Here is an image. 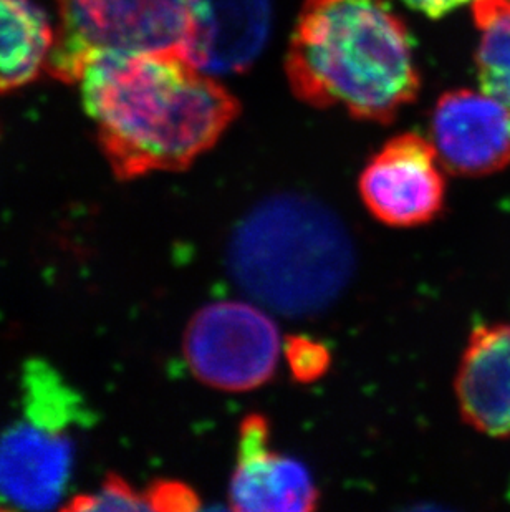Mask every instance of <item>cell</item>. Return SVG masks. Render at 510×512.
I'll return each mask as SVG.
<instances>
[{"label": "cell", "instance_id": "obj_11", "mask_svg": "<svg viewBox=\"0 0 510 512\" xmlns=\"http://www.w3.org/2000/svg\"><path fill=\"white\" fill-rule=\"evenodd\" d=\"M462 418L477 431L510 438V325H479L456 377Z\"/></svg>", "mask_w": 510, "mask_h": 512}, {"label": "cell", "instance_id": "obj_8", "mask_svg": "<svg viewBox=\"0 0 510 512\" xmlns=\"http://www.w3.org/2000/svg\"><path fill=\"white\" fill-rule=\"evenodd\" d=\"M431 136L439 161L461 176H486L510 163V108L472 90L444 93Z\"/></svg>", "mask_w": 510, "mask_h": 512}, {"label": "cell", "instance_id": "obj_7", "mask_svg": "<svg viewBox=\"0 0 510 512\" xmlns=\"http://www.w3.org/2000/svg\"><path fill=\"white\" fill-rule=\"evenodd\" d=\"M73 463L70 431L24 416L0 435V499L10 508L53 509L67 493Z\"/></svg>", "mask_w": 510, "mask_h": 512}, {"label": "cell", "instance_id": "obj_16", "mask_svg": "<svg viewBox=\"0 0 510 512\" xmlns=\"http://www.w3.org/2000/svg\"><path fill=\"white\" fill-rule=\"evenodd\" d=\"M284 357L292 377L300 383L317 382L332 365L328 348L305 335H292L285 340Z\"/></svg>", "mask_w": 510, "mask_h": 512}, {"label": "cell", "instance_id": "obj_4", "mask_svg": "<svg viewBox=\"0 0 510 512\" xmlns=\"http://www.w3.org/2000/svg\"><path fill=\"white\" fill-rule=\"evenodd\" d=\"M191 0H55L58 32L47 72L75 83L93 58L183 50Z\"/></svg>", "mask_w": 510, "mask_h": 512}, {"label": "cell", "instance_id": "obj_10", "mask_svg": "<svg viewBox=\"0 0 510 512\" xmlns=\"http://www.w3.org/2000/svg\"><path fill=\"white\" fill-rule=\"evenodd\" d=\"M269 0H191L184 55L206 75H237L269 39Z\"/></svg>", "mask_w": 510, "mask_h": 512}, {"label": "cell", "instance_id": "obj_1", "mask_svg": "<svg viewBox=\"0 0 510 512\" xmlns=\"http://www.w3.org/2000/svg\"><path fill=\"white\" fill-rule=\"evenodd\" d=\"M78 82L103 155L121 181L186 170L241 112L237 98L183 50L103 54Z\"/></svg>", "mask_w": 510, "mask_h": 512}, {"label": "cell", "instance_id": "obj_17", "mask_svg": "<svg viewBox=\"0 0 510 512\" xmlns=\"http://www.w3.org/2000/svg\"><path fill=\"white\" fill-rule=\"evenodd\" d=\"M150 511H194L201 508L198 494L188 484L159 479L146 491Z\"/></svg>", "mask_w": 510, "mask_h": 512}, {"label": "cell", "instance_id": "obj_15", "mask_svg": "<svg viewBox=\"0 0 510 512\" xmlns=\"http://www.w3.org/2000/svg\"><path fill=\"white\" fill-rule=\"evenodd\" d=\"M65 511H150L146 494L138 493L120 474L110 473L97 493L75 496Z\"/></svg>", "mask_w": 510, "mask_h": 512}, {"label": "cell", "instance_id": "obj_12", "mask_svg": "<svg viewBox=\"0 0 510 512\" xmlns=\"http://www.w3.org/2000/svg\"><path fill=\"white\" fill-rule=\"evenodd\" d=\"M55 35L32 0H0V95L34 82L44 72Z\"/></svg>", "mask_w": 510, "mask_h": 512}, {"label": "cell", "instance_id": "obj_5", "mask_svg": "<svg viewBox=\"0 0 510 512\" xmlns=\"http://www.w3.org/2000/svg\"><path fill=\"white\" fill-rule=\"evenodd\" d=\"M184 357L194 377L222 392H249L274 377L280 335L274 320L246 302H214L184 332Z\"/></svg>", "mask_w": 510, "mask_h": 512}, {"label": "cell", "instance_id": "obj_13", "mask_svg": "<svg viewBox=\"0 0 510 512\" xmlns=\"http://www.w3.org/2000/svg\"><path fill=\"white\" fill-rule=\"evenodd\" d=\"M24 416L45 425L72 430L90 420L83 398L44 360H30L22 373Z\"/></svg>", "mask_w": 510, "mask_h": 512}, {"label": "cell", "instance_id": "obj_6", "mask_svg": "<svg viewBox=\"0 0 510 512\" xmlns=\"http://www.w3.org/2000/svg\"><path fill=\"white\" fill-rule=\"evenodd\" d=\"M434 148L419 133L391 138L361 171L358 189L373 218L391 228H418L444 206L446 181Z\"/></svg>", "mask_w": 510, "mask_h": 512}, {"label": "cell", "instance_id": "obj_3", "mask_svg": "<svg viewBox=\"0 0 510 512\" xmlns=\"http://www.w3.org/2000/svg\"><path fill=\"white\" fill-rule=\"evenodd\" d=\"M231 272L269 309L308 317L340 297L353 272V246L337 216L315 199L282 194L242 221L229 251Z\"/></svg>", "mask_w": 510, "mask_h": 512}, {"label": "cell", "instance_id": "obj_2", "mask_svg": "<svg viewBox=\"0 0 510 512\" xmlns=\"http://www.w3.org/2000/svg\"><path fill=\"white\" fill-rule=\"evenodd\" d=\"M285 72L300 102L375 123L395 120L421 88L413 37L390 0H305Z\"/></svg>", "mask_w": 510, "mask_h": 512}, {"label": "cell", "instance_id": "obj_14", "mask_svg": "<svg viewBox=\"0 0 510 512\" xmlns=\"http://www.w3.org/2000/svg\"><path fill=\"white\" fill-rule=\"evenodd\" d=\"M481 32L476 65L482 92L510 108V0H474Z\"/></svg>", "mask_w": 510, "mask_h": 512}, {"label": "cell", "instance_id": "obj_18", "mask_svg": "<svg viewBox=\"0 0 510 512\" xmlns=\"http://www.w3.org/2000/svg\"><path fill=\"white\" fill-rule=\"evenodd\" d=\"M409 9L418 10L429 19H443L453 10L469 4L471 0H401Z\"/></svg>", "mask_w": 510, "mask_h": 512}, {"label": "cell", "instance_id": "obj_9", "mask_svg": "<svg viewBox=\"0 0 510 512\" xmlns=\"http://www.w3.org/2000/svg\"><path fill=\"white\" fill-rule=\"evenodd\" d=\"M229 501L234 511L307 512L318 489L304 463L272 448L269 421L259 413L242 420Z\"/></svg>", "mask_w": 510, "mask_h": 512}]
</instances>
